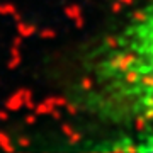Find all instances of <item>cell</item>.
Segmentation results:
<instances>
[{"instance_id": "cell-1", "label": "cell", "mask_w": 153, "mask_h": 153, "mask_svg": "<svg viewBox=\"0 0 153 153\" xmlns=\"http://www.w3.org/2000/svg\"><path fill=\"white\" fill-rule=\"evenodd\" d=\"M73 99L105 123L153 128V0H145L83 58Z\"/></svg>"}, {"instance_id": "cell-2", "label": "cell", "mask_w": 153, "mask_h": 153, "mask_svg": "<svg viewBox=\"0 0 153 153\" xmlns=\"http://www.w3.org/2000/svg\"><path fill=\"white\" fill-rule=\"evenodd\" d=\"M95 150H109V152H136V153H153V128H140L138 131L121 134L112 138V141H105Z\"/></svg>"}]
</instances>
